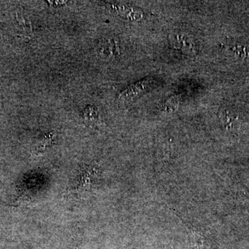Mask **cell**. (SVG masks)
<instances>
[{"mask_svg": "<svg viewBox=\"0 0 249 249\" xmlns=\"http://www.w3.org/2000/svg\"><path fill=\"white\" fill-rule=\"evenodd\" d=\"M155 80L152 78H147L137 82L121 92L119 95V100L121 102L134 101L149 90H151L155 86Z\"/></svg>", "mask_w": 249, "mask_h": 249, "instance_id": "1", "label": "cell"}, {"mask_svg": "<svg viewBox=\"0 0 249 249\" xmlns=\"http://www.w3.org/2000/svg\"><path fill=\"white\" fill-rule=\"evenodd\" d=\"M170 44L186 53L193 55L196 52V45L191 37L184 34L175 33L169 36Z\"/></svg>", "mask_w": 249, "mask_h": 249, "instance_id": "2", "label": "cell"}, {"mask_svg": "<svg viewBox=\"0 0 249 249\" xmlns=\"http://www.w3.org/2000/svg\"><path fill=\"white\" fill-rule=\"evenodd\" d=\"M95 174H96V170L91 169L83 172L80 175L76 186V191L78 193L84 194L91 190Z\"/></svg>", "mask_w": 249, "mask_h": 249, "instance_id": "3", "label": "cell"}, {"mask_svg": "<svg viewBox=\"0 0 249 249\" xmlns=\"http://www.w3.org/2000/svg\"><path fill=\"white\" fill-rule=\"evenodd\" d=\"M54 135L49 134L43 137L39 142H37L35 148V154L37 156L42 155L53 144Z\"/></svg>", "mask_w": 249, "mask_h": 249, "instance_id": "4", "label": "cell"}, {"mask_svg": "<svg viewBox=\"0 0 249 249\" xmlns=\"http://www.w3.org/2000/svg\"><path fill=\"white\" fill-rule=\"evenodd\" d=\"M17 19L18 26L21 31L25 34H30L32 33V27H31L30 20L19 14H17Z\"/></svg>", "mask_w": 249, "mask_h": 249, "instance_id": "5", "label": "cell"}]
</instances>
